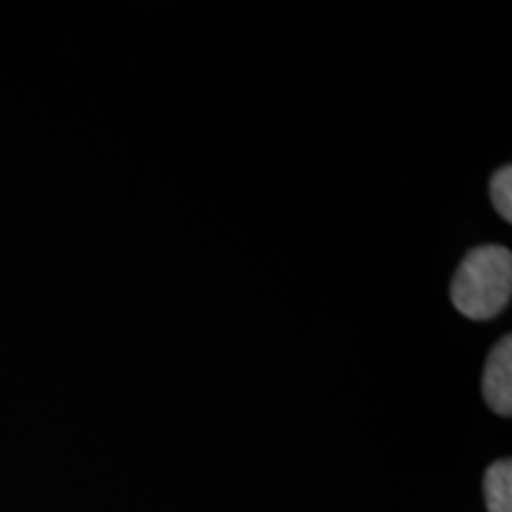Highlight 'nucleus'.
Instances as JSON below:
<instances>
[{
  "label": "nucleus",
  "instance_id": "1",
  "mask_svg": "<svg viewBox=\"0 0 512 512\" xmlns=\"http://www.w3.org/2000/svg\"><path fill=\"white\" fill-rule=\"evenodd\" d=\"M512 294V256L501 245L472 249L460 261L451 299L463 316L489 320L503 313Z\"/></svg>",
  "mask_w": 512,
  "mask_h": 512
},
{
  "label": "nucleus",
  "instance_id": "2",
  "mask_svg": "<svg viewBox=\"0 0 512 512\" xmlns=\"http://www.w3.org/2000/svg\"><path fill=\"white\" fill-rule=\"evenodd\" d=\"M482 394L489 408L503 418L512 413V339L503 337L486 358Z\"/></svg>",
  "mask_w": 512,
  "mask_h": 512
},
{
  "label": "nucleus",
  "instance_id": "3",
  "mask_svg": "<svg viewBox=\"0 0 512 512\" xmlns=\"http://www.w3.org/2000/svg\"><path fill=\"white\" fill-rule=\"evenodd\" d=\"M484 498L489 512H512V463L498 460L484 475Z\"/></svg>",
  "mask_w": 512,
  "mask_h": 512
},
{
  "label": "nucleus",
  "instance_id": "4",
  "mask_svg": "<svg viewBox=\"0 0 512 512\" xmlns=\"http://www.w3.org/2000/svg\"><path fill=\"white\" fill-rule=\"evenodd\" d=\"M491 202L498 214L503 216V221H512V169L503 166L498 169L494 178H491Z\"/></svg>",
  "mask_w": 512,
  "mask_h": 512
}]
</instances>
